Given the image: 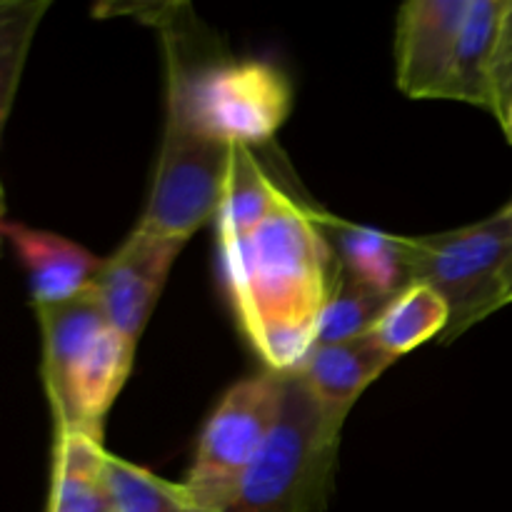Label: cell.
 I'll return each instance as SVG.
<instances>
[{"label": "cell", "instance_id": "8fae6325", "mask_svg": "<svg viewBox=\"0 0 512 512\" xmlns=\"http://www.w3.org/2000/svg\"><path fill=\"white\" fill-rule=\"evenodd\" d=\"M0 235L13 245L20 265L28 273L30 300L35 305H53L75 298L90 288L100 263L83 245L63 235L35 230L23 223H0Z\"/></svg>", "mask_w": 512, "mask_h": 512}, {"label": "cell", "instance_id": "cb8c5ba5", "mask_svg": "<svg viewBox=\"0 0 512 512\" xmlns=\"http://www.w3.org/2000/svg\"><path fill=\"white\" fill-rule=\"evenodd\" d=\"M505 208H508V210H510V213H512V203H510V205H505Z\"/></svg>", "mask_w": 512, "mask_h": 512}, {"label": "cell", "instance_id": "3957f363", "mask_svg": "<svg viewBox=\"0 0 512 512\" xmlns=\"http://www.w3.org/2000/svg\"><path fill=\"white\" fill-rule=\"evenodd\" d=\"M410 283L438 290L450 305L455 330L485 318L500 303V280L512 260V213L433 238H403Z\"/></svg>", "mask_w": 512, "mask_h": 512}, {"label": "cell", "instance_id": "30bf717a", "mask_svg": "<svg viewBox=\"0 0 512 512\" xmlns=\"http://www.w3.org/2000/svg\"><path fill=\"white\" fill-rule=\"evenodd\" d=\"M393 363V355L385 353L368 335L345 340V343L315 345L310 350L295 375L303 380L305 388L318 403L325 438L330 445H335L338 440L345 415L353 408L355 400Z\"/></svg>", "mask_w": 512, "mask_h": 512}, {"label": "cell", "instance_id": "d4e9b609", "mask_svg": "<svg viewBox=\"0 0 512 512\" xmlns=\"http://www.w3.org/2000/svg\"><path fill=\"white\" fill-rule=\"evenodd\" d=\"M0 200H3V188H0Z\"/></svg>", "mask_w": 512, "mask_h": 512}, {"label": "cell", "instance_id": "ba28073f", "mask_svg": "<svg viewBox=\"0 0 512 512\" xmlns=\"http://www.w3.org/2000/svg\"><path fill=\"white\" fill-rule=\"evenodd\" d=\"M470 0H410L395 23V80L410 98L443 100Z\"/></svg>", "mask_w": 512, "mask_h": 512}, {"label": "cell", "instance_id": "9a60e30c", "mask_svg": "<svg viewBox=\"0 0 512 512\" xmlns=\"http://www.w3.org/2000/svg\"><path fill=\"white\" fill-rule=\"evenodd\" d=\"M450 320V305L438 290L425 283H410L390 300L378 323L370 328L368 338L398 360L400 355L433 340Z\"/></svg>", "mask_w": 512, "mask_h": 512}, {"label": "cell", "instance_id": "4fadbf2b", "mask_svg": "<svg viewBox=\"0 0 512 512\" xmlns=\"http://www.w3.org/2000/svg\"><path fill=\"white\" fill-rule=\"evenodd\" d=\"M508 0H470L443 100H463L480 105L493 113V90H490V68H493L495 43H498L500 20Z\"/></svg>", "mask_w": 512, "mask_h": 512}, {"label": "cell", "instance_id": "5b68a950", "mask_svg": "<svg viewBox=\"0 0 512 512\" xmlns=\"http://www.w3.org/2000/svg\"><path fill=\"white\" fill-rule=\"evenodd\" d=\"M233 145L195 133L178 113L165 115V135L153 188L138 230L188 243L198 228L220 213Z\"/></svg>", "mask_w": 512, "mask_h": 512}, {"label": "cell", "instance_id": "ffe728a7", "mask_svg": "<svg viewBox=\"0 0 512 512\" xmlns=\"http://www.w3.org/2000/svg\"><path fill=\"white\" fill-rule=\"evenodd\" d=\"M490 90H493V115L500 120L512 103V0H508L500 20L493 68H490Z\"/></svg>", "mask_w": 512, "mask_h": 512}, {"label": "cell", "instance_id": "7a4b0ae2", "mask_svg": "<svg viewBox=\"0 0 512 512\" xmlns=\"http://www.w3.org/2000/svg\"><path fill=\"white\" fill-rule=\"evenodd\" d=\"M293 108V88L268 60H223L185 73L170 58L168 110L215 143H268Z\"/></svg>", "mask_w": 512, "mask_h": 512}, {"label": "cell", "instance_id": "e0dca14e", "mask_svg": "<svg viewBox=\"0 0 512 512\" xmlns=\"http://www.w3.org/2000/svg\"><path fill=\"white\" fill-rule=\"evenodd\" d=\"M105 488L110 512H200L183 483H170L108 453Z\"/></svg>", "mask_w": 512, "mask_h": 512}, {"label": "cell", "instance_id": "603a6c76", "mask_svg": "<svg viewBox=\"0 0 512 512\" xmlns=\"http://www.w3.org/2000/svg\"><path fill=\"white\" fill-rule=\"evenodd\" d=\"M3 215H5V203L0 200V223H3Z\"/></svg>", "mask_w": 512, "mask_h": 512}, {"label": "cell", "instance_id": "9c48e42d", "mask_svg": "<svg viewBox=\"0 0 512 512\" xmlns=\"http://www.w3.org/2000/svg\"><path fill=\"white\" fill-rule=\"evenodd\" d=\"M183 243L155 238L135 228L130 238L100 263L95 288L110 325L138 343Z\"/></svg>", "mask_w": 512, "mask_h": 512}, {"label": "cell", "instance_id": "8992f818", "mask_svg": "<svg viewBox=\"0 0 512 512\" xmlns=\"http://www.w3.org/2000/svg\"><path fill=\"white\" fill-rule=\"evenodd\" d=\"M283 408L258 458L245 473L230 512H283L298 503L318 458L333 450L310 390L295 373L283 375Z\"/></svg>", "mask_w": 512, "mask_h": 512}, {"label": "cell", "instance_id": "2e32d148", "mask_svg": "<svg viewBox=\"0 0 512 512\" xmlns=\"http://www.w3.org/2000/svg\"><path fill=\"white\" fill-rule=\"evenodd\" d=\"M280 193L283 190H278V185L263 173L250 148L233 145L223 205H220L215 225L218 230H228L233 235H248L268 218Z\"/></svg>", "mask_w": 512, "mask_h": 512}, {"label": "cell", "instance_id": "ac0fdd59", "mask_svg": "<svg viewBox=\"0 0 512 512\" xmlns=\"http://www.w3.org/2000/svg\"><path fill=\"white\" fill-rule=\"evenodd\" d=\"M393 298L358 283L353 275L340 268L335 280L333 295L323 310V318L318 325V340L315 345L345 343V340L363 338L370 333L383 310Z\"/></svg>", "mask_w": 512, "mask_h": 512}, {"label": "cell", "instance_id": "44dd1931", "mask_svg": "<svg viewBox=\"0 0 512 512\" xmlns=\"http://www.w3.org/2000/svg\"><path fill=\"white\" fill-rule=\"evenodd\" d=\"M505 303H512V260L508 263V268H505L503 280H500V303H498V308H500V305H505Z\"/></svg>", "mask_w": 512, "mask_h": 512}, {"label": "cell", "instance_id": "5bb4252c", "mask_svg": "<svg viewBox=\"0 0 512 512\" xmlns=\"http://www.w3.org/2000/svg\"><path fill=\"white\" fill-rule=\"evenodd\" d=\"M315 218L338 233L340 268L353 275L358 283L388 298H395L408 285L403 238H393L373 228L348 225L343 220L325 218V215H315Z\"/></svg>", "mask_w": 512, "mask_h": 512}, {"label": "cell", "instance_id": "d6986e66", "mask_svg": "<svg viewBox=\"0 0 512 512\" xmlns=\"http://www.w3.org/2000/svg\"><path fill=\"white\" fill-rule=\"evenodd\" d=\"M48 10L45 0H3L0 3V138L18 93L20 75L40 18Z\"/></svg>", "mask_w": 512, "mask_h": 512}, {"label": "cell", "instance_id": "277c9868", "mask_svg": "<svg viewBox=\"0 0 512 512\" xmlns=\"http://www.w3.org/2000/svg\"><path fill=\"white\" fill-rule=\"evenodd\" d=\"M283 375L265 373L233 385L200 433L185 488L200 512H230L245 473L283 408Z\"/></svg>", "mask_w": 512, "mask_h": 512}, {"label": "cell", "instance_id": "52a82bcc", "mask_svg": "<svg viewBox=\"0 0 512 512\" xmlns=\"http://www.w3.org/2000/svg\"><path fill=\"white\" fill-rule=\"evenodd\" d=\"M135 345L110 325L53 383H45L55 433H88L103 438V420L133 368Z\"/></svg>", "mask_w": 512, "mask_h": 512}, {"label": "cell", "instance_id": "7402d4cb", "mask_svg": "<svg viewBox=\"0 0 512 512\" xmlns=\"http://www.w3.org/2000/svg\"><path fill=\"white\" fill-rule=\"evenodd\" d=\"M500 123H503L505 135H508V140H510V145H512V103L508 105V110H505V113H503Z\"/></svg>", "mask_w": 512, "mask_h": 512}, {"label": "cell", "instance_id": "6da1fadb", "mask_svg": "<svg viewBox=\"0 0 512 512\" xmlns=\"http://www.w3.org/2000/svg\"><path fill=\"white\" fill-rule=\"evenodd\" d=\"M220 265L235 315L270 373H295L318 340L340 265L313 213L280 193L248 235L218 230Z\"/></svg>", "mask_w": 512, "mask_h": 512}, {"label": "cell", "instance_id": "7c38bea8", "mask_svg": "<svg viewBox=\"0 0 512 512\" xmlns=\"http://www.w3.org/2000/svg\"><path fill=\"white\" fill-rule=\"evenodd\" d=\"M103 443L88 433H55L45 512H110Z\"/></svg>", "mask_w": 512, "mask_h": 512}]
</instances>
